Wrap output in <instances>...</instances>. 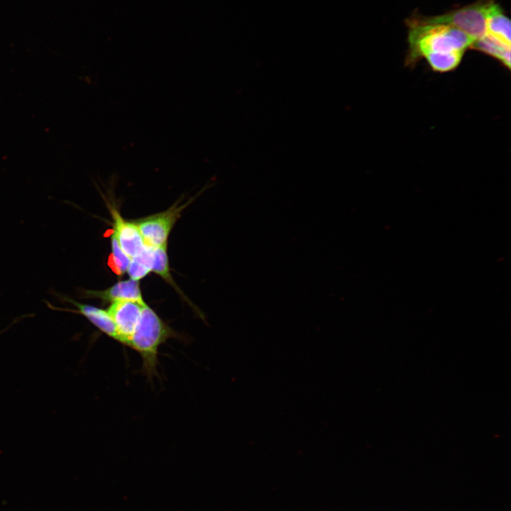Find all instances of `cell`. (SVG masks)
Segmentation results:
<instances>
[{"instance_id": "4fadbf2b", "label": "cell", "mask_w": 511, "mask_h": 511, "mask_svg": "<svg viewBox=\"0 0 511 511\" xmlns=\"http://www.w3.org/2000/svg\"><path fill=\"white\" fill-rule=\"evenodd\" d=\"M463 55L460 52L430 53L424 57L434 70L446 72L457 67Z\"/></svg>"}, {"instance_id": "8992f818", "label": "cell", "mask_w": 511, "mask_h": 511, "mask_svg": "<svg viewBox=\"0 0 511 511\" xmlns=\"http://www.w3.org/2000/svg\"><path fill=\"white\" fill-rule=\"evenodd\" d=\"M113 218V235L120 247L130 258H132L146 246L140 231L134 221H126L114 207L109 206Z\"/></svg>"}, {"instance_id": "5b68a950", "label": "cell", "mask_w": 511, "mask_h": 511, "mask_svg": "<svg viewBox=\"0 0 511 511\" xmlns=\"http://www.w3.org/2000/svg\"><path fill=\"white\" fill-rule=\"evenodd\" d=\"M145 304V302L116 301L106 309L115 324L121 344L128 346Z\"/></svg>"}, {"instance_id": "7c38bea8", "label": "cell", "mask_w": 511, "mask_h": 511, "mask_svg": "<svg viewBox=\"0 0 511 511\" xmlns=\"http://www.w3.org/2000/svg\"><path fill=\"white\" fill-rule=\"evenodd\" d=\"M151 272L160 275L169 284L177 287L170 271L167 245L151 247Z\"/></svg>"}, {"instance_id": "6da1fadb", "label": "cell", "mask_w": 511, "mask_h": 511, "mask_svg": "<svg viewBox=\"0 0 511 511\" xmlns=\"http://www.w3.org/2000/svg\"><path fill=\"white\" fill-rule=\"evenodd\" d=\"M406 23L410 57L413 60L430 53H464L476 40L461 30L446 24L420 23L411 17Z\"/></svg>"}, {"instance_id": "ba28073f", "label": "cell", "mask_w": 511, "mask_h": 511, "mask_svg": "<svg viewBox=\"0 0 511 511\" xmlns=\"http://www.w3.org/2000/svg\"><path fill=\"white\" fill-rule=\"evenodd\" d=\"M62 299L75 307L77 309H61L78 313L87 318L91 324L103 334L119 343V337L115 324L106 309L78 302L70 297L61 295Z\"/></svg>"}, {"instance_id": "5bb4252c", "label": "cell", "mask_w": 511, "mask_h": 511, "mask_svg": "<svg viewBox=\"0 0 511 511\" xmlns=\"http://www.w3.org/2000/svg\"><path fill=\"white\" fill-rule=\"evenodd\" d=\"M111 253L108 260V264L111 270L118 275L126 273L131 258L120 247L116 237L112 234L111 237Z\"/></svg>"}, {"instance_id": "7a4b0ae2", "label": "cell", "mask_w": 511, "mask_h": 511, "mask_svg": "<svg viewBox=\"0 0 511 511\" xmlns=\"http://www.w3.org/2000/svg\"><path fill=\"white\" fill-rule=\"evenodd\" d=\"M177 336V334L146 304L127 346L141 356L142 372L149 380L158 375L160 346L167 339Z\"/></svg>"}, {"instance_id": "277c9868", "label": "cell", "mask_w": 511, "mask_h": 511, "mask_svg": "<svg viewBox=\"0 0 511 511\" xmlns=\"http://www.w3.org/2000/svg\"><path fill=\"white\" fill-rule=\"evenodd\" d=\"M189 202L173 204L167 210L133 221L138 226L144 243L148 246L167 245L170 233Z\"/></svg>"}, {"instance_id": "9c48e42d", "label": "cell", "mask_w": 511, "mask_h": 511, "mask_svg": "<svg viewBox=\"0 0 511 511\" xmlns=\"http://www.w3.org/2000/svg\"><path fill=\"white\" fill-rule=\"evenodd\" d=\"M510 30V18L505 16L499 4L493 2L487 12L486 34L506 45H511Z\"/></svg>"}, {"instance_id": "30bf717a", "label": "cell", "mask_w": 511, "mask_h": 511, "mask_svg": "<svg viewBox=\"0 0 511 511\" xmlns=\"http://www.w3.org/2000/svg\"><path fill=\"white\" fill-rule=\"evenodd\" d=\"M471 47L498 58L510 68V45L485 34L483 38L475 40Z\"/></svg>"}, {"instance_id": "3957f363", "label": "cell", "mask_w": 511, "mask_h": 511, "mask_svg": "<svg viewBox=\"0 0 511 511\" xmlns=\"http://www.w3.org/2000/svg\"><path fill=\"white\" fill-rule=\"evenodd\" d=\"M494 0H478L476 2L436 16H413L411 18L424 23H439L461 30L476 40L486 34V16Z\"/></svg>"}, {"instance_id": "8fae6325", "label": "cell", "mask_w": 511, "mask_h": 511, "mask_svg": "<svg viewBox=\"0 0 511 511\" xmlns=\"http://www.w3.org/2000/svg\"><path fill=\"white\" fill-rule=\"evenodd\" d=\"M151 272V247L143 250L131 258L126 273L131 279L139 280Z\"/></svg>"}, {"instance_id": "52a82bcc", "label": "cell", "mask_w": 511, "mask_h": 511, "mask_svg": "<svg viewBox=\"0 0 511 511\" xmlns=\"http://www.w3.org/2000/svg\"><path fill=\"white\" fill-rule=\"evenodd\" d=\"M82 295L84 298H97L106 303L123 300L144 302L138 280L131 278L119 281L104 290H84Z\"/></svg>"}]
</instances>
